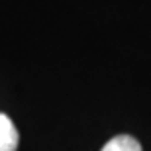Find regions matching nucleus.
Returning a JSON list of instances; mask_svg holds the SVG:
<instances>
[{
  "instance_id": "obj_1",
  "label": "nucleus",
  "mask_w": 151,
  "mask_h": 151,
  "mask_svg": "<svg viewBox=\"0 0 151 151\" xmlns=\"http://www.w3.org/2000/svg\"><path fill=\"white\" fill-rule=\"evenodd\" d=\"M18 135L16 126L6 114H0V151H16L18 149Z\"/></svg>"
},
{
  "instance_id": "obj_2",
  "label": "nucleus",
  "mask_w": 151,
  "mask_h": 151,
  "mask_svg": "<svg viewBox=\"0 0 151 151\" xmlns=\"http://www.w3.org/2000/svg\"><path fill=\"white\" fill-rule=\"evenodd\" d=\"M100 151H143V149H141V143L135 137L122 134V135L112 137Z\"/></svg>"
}]
</instances>
